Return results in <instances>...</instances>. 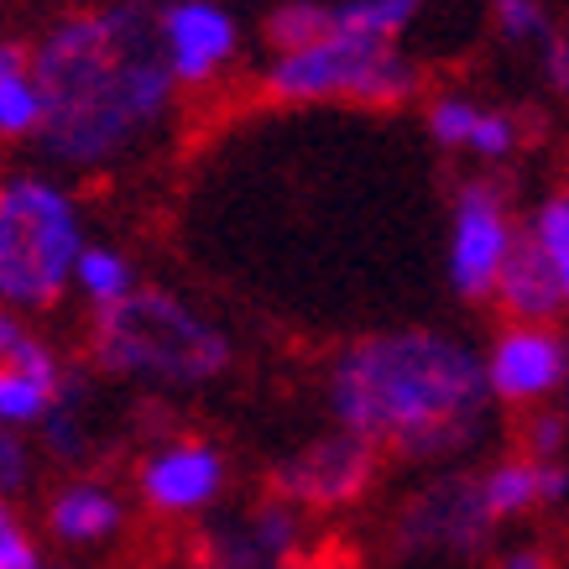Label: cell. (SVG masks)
Here are the masks:
<instances>
[{
  "instance_id": "6da1fadb",
  "label": "cell",
  "mask_w": 569,
  "mask_h": 569,
  "mask_svg": "<svg viewBox=\"0 0 569 569\" xmlns=\"http://www.w3.org/2000/svg\"><path fill=\"white\" fill-rule=\"evenodd\" d=\"M48 94L42 152L63 168H110L168 121L178 79L157 37V11L110 0L58 17L32 48Z\"/></svg>"
},
{
  "instance_id": "7a4b0ae2",
  "label": "cell",
  "mask_w": 569,
  "mask_h": 569,
  "mask_svg": "<svg viewBox=\"0 0 569 569\" xmlns=\"http://www.w3.org/2000/svg\"><path fill=\"white\" fill-rule=\"evenodd\" d=\"M335 429L361 433L381 455L449 466L491 429L486 356L445 329H381L350 340L325 371Z\"/></svg>"
},
{
  "instance_id": "3957f363",
  "label": "cell",
  "mask_w": 569,
  "mask_h": 569,
  "mask_svg": "<svg viewBox=\"0 0 569 569\" xmlns=\"http://www.w3.org/2000/svg\"><path fill=\"white\" fill-rule=\"evenodd\" d=\"M230 335L204 309L168 288H137L89 325V361L116 381H141L157 392H193L224 377Z\"/></svg>"
},
{
  "instance_id": "277c9868",
  "label": "cell",
  "mask_w": 569,
  "mask_h": 569,
  "mask_svg": "<svg viewBox=\"0 0 569 569\" xmlns=\"http://www.w3.org/2000/svg\"><path fill=\"white\" fill-rule=\"evenodd\" d=\"M84 220L63 183L21 173L0 189V298L11 313H42L73 288Z\"/></svg>"
},
{
  "instance_id": "5b68a950",
  "label": "cell",
  "mask_w": 569,
  "mask_h": 569,
  "mask_svg": "<svg viewBox=\"0 0 569 569\" xmlns=\"http://www.w3.org/2000/svg\"><path fill=\"white\" fill-rule=\"evenodd\" d=\"M267 100L282 104H402L418 94V63L397 42L356 37L329 27L319 42L293 52H277L261 69Z\"/></svg>"
},
{
  "instance_id": "8992f818",
  "label": "cell",
  "mask_w": 569,
  "mask_h": 569,
  "mask_svg": "<svg viewBox=\"0 0 569 569\" xmlns=\"http://www.w3.org/2000/svg\"><path fill=\"white\" fill-rule=\"evenodd\" d=\"M497 533L486 512L481 470H439L433 481L402 497L392 518L397 559H476Z\"/></svg>"
},
{
  "instance_id": "52a82bcc",
  "label": "cell",
  "mask_w": 569,
  "mask_h": 569,
  "mask_svg": "<svg viewBox=\"0 0 569 569\" xmlns=\"http://www.w3.org/2000/svg\"><path fill=\"white\" fill-rule=\"evenodd\" d=\"M381 476V449L366 445L361 433L329 429L309 445L288 449L267 476V491L293 501L298 512H346L377 486Z\"/></svg>"
},
{
  "instance_id": "ba28073f",
  "label": "cell",
  "mask_w": 569,
  "mask_h": 569,
  "mask_svg": "<svg viewBox=\"0 0 569 569\" xmlns=\"http://www.w3.org/2000/svg\"><path fill=\"white\" fill-rule=\"evenodd\" d=\"M309 528L282 497H257L236 512H214L193 533V569H303Z\"/></svg>"
},
{
  "instance_id": "9c48e42d",
  "label": "cell",
  "mask_w": 569,
  "mask_h": 569,
  "mask_svg": "<svg viewBox=\"0 0 569 569\" xmlns=\"http://www.w3.org/2000/svg\"><path fill=\"white\" fill-rule=\"evenodd\" d=\"M230 486V460L199 433H168L137 460V497L157 518H209Z\"/></svg>"
},
{
  "instance_id": "30bf717a",
  "label": "cell",
  "mask_w": 569,
  "mask_h": 569,
  "mask_svg": "<svg viewBox=\"0 0 569 569\" xmlns=\"http://www.w3.org/2000/svg\"><path fill=\"white\" fill-rule=\"evenodd\" d=\"M518 236L522 230L507 214V199L491 183H466V189L455 193V214H449V251H445L449 288L466 298V303L491 298Z\"/></svg>"
},
{
  "instance_id": "8fae6325",
  "label": "cell",
  "mask_w": 569,
  "mask_h": 569,
  "mask_svg": "<svg viewBox=\"0 0 569 569\" xmlns=\"http://www.w3.org/2000/svg\"><path fill=\"white\" fill-rule=\"evenodd\" d=\"M69 371L73 366H63V356L37 329L21 325L17 313L0 319V423L6 429H42L69 387Z\"/></svg>"
},
{
  "instance_id": "7c38bea8",
  "label": "cell",
  "mask_w": 569,
  "mask_h": 569,
  "mask_svg": "<svg viewBox=\"0 0 569 569\" xmlns=\"http://www.w3.org/2000/svg\"><path fill=\"white\" fill-rule=\"evenodd\" d=\"M569 340L553 325H501L486 346V387L507 408H538L565 392Z\"/></svg>"
},
{
  "instance_id": "4fadbf2b",
  "label": "cell",
  "mask_w": 569,
  "mask_h": 569,
  "mask_svg": "<svg viewBox=\"0 0 569 569\" xmlns=\"http://www.w3.org/2000/svg\"><path fill=\"white\" fill-rule=\"evenodd\" d=\"M157 37H162L168 69L183 89L214 84L241 48V27L220 0H168L157 11Z\"/></svg>"
},
{
  "instance_id": "5bb4252c",
  "label": "cell",
  "mask_w": 569,
  "mask_h": 569,
  "mask_svg": "<svg viewBox=\"0 0 569 569\" xmlns=\"http://www.w3.org/2000/svg\"><path fill=\"white\" fill-rule=\"evenodd\" d=\"M42 528L58 549L89 553L116 543L126 528V497L110 481H94V476H73V481L52 486L48 501H42Z\"/></svg>"
},
{
  "instance_id": "9a60e30c",
  "label": "cell",
  "mask_w": 569,
  "mask_h": 569,
  "mask_svg": "<svg viewBox=\"0 0 569 569\" xmlns=\"http://www.w3.org/2000/svg\"><path fill=\"white\" fill-rule=\"evenodd\" d=\"M481 497L497 528L533 518L543 507L569 501V466L565 460H533V455H501L481 470Z\"/></svg>"
},
{
  "instance_id": "2e32d148",
  "label": "cell",
  "mask_w": 569,
  "mask_h": 569,
  "mask_svg": "<svg viewBox=\"0 0 569 569\" xmlns=\"http://www.w3.org/2000/svg\"><path fill=\"white\" fill-rule=\"evenodd\" d=\"M491 303L507 313V325H553L559 313H569L565 282L553 272L549 251L533 241V230L518 236L512 257L501 267V282H497V293H491Z\"/></svg>"
},
{
  "instance_id": "e0dca14e",
  "label": "cell",
  "mask_w": 569,
  "mask_h": 569,
  "mask_svg": "<svg viewBox=\"0 0 569 569\" xmlns=\"http://www.w3.org/2000/svg\"><path fill=\"white\" fill-rule=\"evenodd\" d=\"M429 137L439 147H449V152H476L497 162V157H507L518 147V121L466 100V94H445V100L429 104Z\"/></svg>"
},
{
  "instance_id": "ac0fdd59",
  "label": "cell",
  "mask_w": 569,
  "mask_h": 569,
  "mask_svg": "<svg viewBox=\"0 0 569 569\" xmlns=\"http://www.w3.org/2000/svg\"><path fill=\"white\" fill-rule=\"evenodd\" d=\"M42 121H48V94H42L32 52L6 42L0 48V137H42Z\"/></svg>"
},
{
  "instance_id": "d6986e66",
  "label": "cell",
  "mask_w": 569,
  "mask_h": 569,
  "mask_svg": "<svg viewBox=\"0 0 569 569\" xmlns=\"http://www.w3.org/2000/svg\"><path fill=\"white\" fill-rule=\"evenodd\" d=\"M42 455L58 466H84L89 449H94V429H89V381L84 371H69V387L58 397V408L42 423Z\"/></svg>"
},
{
  "instance_id": "ffe728a7",
  "label": "cell",
  "mask_w": 569,
  "mask_h": 569,
  "mask_svg": "<svg viewBox=\"0 0 569 569\" xmlns=\"http://www.w3.org/2000/svg\"><path fill=\"white\" fill-rule=\"evenodd\" d=\"M73 293L84 298L94 313L116 309L121 298L137 293V272H131L126 251H116V246H104V241H89L79 267H73Z\"/></svg>"
},
{
  "instance_id": "44dd1931",
  "label": "cell",
  "mask_w": 569,
  "mask_h": 569,
  "mask_svg": "<svg viewBox=\"0 0 569 569\" xmlns=\"http://www.w3.org/2000/svg\"><path fill=\"white\" fill-rule=\"evenodd\" d=\"M418 6H423V0H329V27H335V32L397 42V37L413 27Z\"/></svg>"
},
{
  "instance_id": "7402d4cb",
  "label": "cell",
  "mask_w": 569,
  "mask_h": 569,
  "mask_svg": "<svg viewBox=\"0 0 569 569\" xmlns=\"http://www.w3.org/2000/svg\"><path fill=\"white\" fill-rule=\"evenodd\" d=\"M325 32H329V0H282V6H272V17H267V42L277 52L309 48Z\"/></svg>"
},
{
  "instance_id": "603a6c76",
  "label": "cell",
  "mask_w": 569,
  "mask_h": 569,
  "mask_svg": "<svg viewBox=\"0 0 569 569\" xmlns=\"http://www.w3.org/2000/svg\"><path fill=\"white\" fill-rule=\"evenodd\" d=\"M533 241L549 251L553 272H559V282H565V303H569V193H549L543 204H538L533 214Z\"/></svg>"
},
{
  "instance_id": "cb8c5ba5",
  "label": "cell",
  "mask_w": 569,
  "mask_h": 569,
  "mask_svg": "<svg viewBox=\"0 0 569 569\" xmlns=\"http://www.w3.org/2000/svg\"><path fill=\"white\" fill-rule=\"evenodd\" d=\"M491 11H497V27L507 42H522V48L553 42V21L543 11V0H491Z\"/></svg>"
},
{
  "instance_id": "d4e9b609",
  "label": "cell",
  "mask_w": 569,
  "mask_h": 569,
  "mask_svg": "<svg viewBox=\"0 0 569 569\" xmlns=\"http://www.w3.org/2000/svg\"><path fill=\"white\" fill-rule=\"evenodd\" d=\"M0 569H48L42 538H37L11 507L0 512Z\"/></svg>"
},
{
  "instance_id": "484cf974",
  "label": "cell",
  "mask_w": 569,
  "mask_h": 569,
  "mask_svg": "<svg viewBox=\"0 0 569 569\" xmlns=\"http://www.w3.org/2000/svg\"><path fill=\"white\" fill-rule=\"evenodd\" d=\"M565 439H569V418L533 413L528 429H522V455H533V460H565Z\"/></svg>"
},
{
  "instance_id": "4316f807",
  "label": "cell",
  "mask_w": 569,
  "mask_h": 569,
  "mask_svg": "<svg viewBox=\"0 0 569 569\" xmlns=\"http://www.w3.org/2000/svg\"><path fill=\"white\" fill-rule=\"evenodd\" d=\"M27 486H32V449H27V439H17V429H6V439H0V491L21 497Z\"/></svg>"
},
{
  "instance_id": "83f0119b",
  "label": "cell",
  "mask_w": 569,
  "mask_h": 569,
  "mask_svg": "<svg viewBox=\"0 0 569 569\" xmlns=\"http://www.w3.org/2000/svg\"><path fill=\"white\" fill-rule=\"evenodd\" d=\"M543 73H549L553 94L569 100V37H553L549 48H543Z\"/></svg>"
},
{
  "instance_id": "f1b7e54d",
  "label": "cell",
  "mask_w": 569,
  "mask_h": 569,
  "mask_svg": "<svg viewBox=\"0 0 569 569\" xmlns=\"http://www.w3.org/2000/svg\"><path fill=\"white\" fill-rule=\"evenodd\" d=\"M486 569H553V559H549V549H538V543H518V549H501Z\"/></svg>"
},
{
  "instance_id": "f546056e",
  "label": "cell",
  "mask_w": 569,
  "mask_h": 569,
  "mask_svg": "<svg viewBox=\"0 0 569 569\" xmlns=\"http://www.w3.org/2000/svg\"><path fill=\"white\" fill-rule=\"evenodd\" d=\"M565 418H569V377H565Z\"/></svg>"
}]
</instances>
